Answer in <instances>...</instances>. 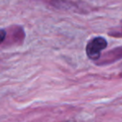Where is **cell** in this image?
<instances>
[{"mask_svg": "<svg viewBox=\"0 0 122 122\" xmlns=\"http://www.w3.org/2000/svg\"><path fill=\"white\" fill-rule=\"evenodd\" d=\"M107 42L104 38L97 37L92 39L86 46V54L91 59H98L102 49L106 48Z\"/></svg>", "mask_w": 122, "mask_h": 122, "instance_id": "obj_1", "label": "cell"}, {"mask_svg": "<svg viewBox=\"0 0 122 122\" xmlns=\"http://www.w3.org/2000/svg\"><path fill=\"white\" fill-rule=\"evenodd\" d=\"M5 37H6V32L3 29H0V44L3 42V40L5 39Z\"/></svg>", "mask_w": 122, "mask_h": 122, "instance_id": "obj_2", "label": "cell"}]
</instances>
